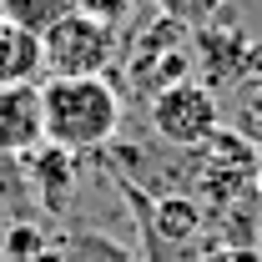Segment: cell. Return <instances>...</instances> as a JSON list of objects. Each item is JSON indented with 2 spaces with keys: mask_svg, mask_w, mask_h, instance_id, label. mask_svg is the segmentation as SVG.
<instances>
[{
  "mask_svg": "<svg viewBox=\"0 0 262 262\" xmlns=\"http://www.w3.org/2000/svg\"><path fill=\"white\" fill-rule=\"evenodd\" d=\"M46 101V141L71 157L106 151L121 131V86L106 76H51L40 86Z\"/></svg>",
  "mask_w": 262,
  "mask_h": 262,
  "instance_id": "obj_1",
  "label": "cell"
},
{
  "mask_svg": "<svg viewBox=\"0 0 262 262\" xmlns=\"http://www.w3.org/2000/svg\"><path fill=\"white\" fill-rule=\"evenodd\" d=\"M116 66H121L126 91L151 101L157 91H166V86H177V81L192 76V31L182 20H171V15L157 10V20L131 26L126 51H116Z\"/></svg>",
  "mask_w": 262,
  "mask_h": 262,
  "instance_id": "obj_2",
  "label": "cell"
},
{
  "mask_svg": "<svg viewBox=\"0 0 262 262\" xmlns=\"http://www.w3.org/2000/svg\"><path fill=\"white\" fill-rule=\"evenodd\" d=\"M146 121L151 136L171 151H196L202 141H212V131L222 126V96L212 86H202L196 76L166 86L146 101Z\"/></svg>",
  "mask_w": 262,
  "mask_h": 262,
  "instance_id": "obj_3",
  "label": "cell"
},
{
  "mask_svg": "<svg viewBox=\"0 0 262 262\" xmlns=\"http://www.w3.org/2000/svg\"><path fill=\"white\" fill-rule=\"evenodd\" d=\"M116 31L81 10H66L51 31L40 35V61L51 76H106L116 66Z\"/></svg>",
  "mask_w": 262,
  "mask_h": 262,
  "instance_id": "obj_4",
  "label": "cell"
},
{
  "mask_svg": "<svg viewBox=\"0 0 262 262\" xmlns=\"http://www.w3.org/2000/svg\"><path fill=\"white\" fill-rule=\"evenodd\" d=\"M262 71V51L252 46V35L237 20H227V10L207 26L192 31V76L212 91H232L242 76Z\"/></svg>",
  "mask_w": 262,
  "mask_h": 262,
  "instance_id": "obj_5",
  "label": "cell"
},
{
  "mask_svg": "<svg viewBox=\"0 0 262 262\" xmlns=\"http://www.w3.org/2000/svg\"><path fill=\"white\" fill-rule=\"evenodd\" d=\"M46 146V101L35 81L0 86V157H31Z\"/></svg>",
  "mask_w": 262,
  "mask_h": 262,
  "instance_id": "obj_6",
  "label": "cell"
},
{
  "mask_svg": "<svg viewBox=\"0 0 262 262\" xmlns=\"http://www.w3.org/2000/svg\"><path fill=\"white\" fill-rule=\"evenodd\" d=\"M35 71H46L40 61V35L15 26L10 15H0V86L10 81H35Z\"/></svg>",
  "mask_w": 262,
  "mask_h": 262,
  "instance_id": "obj_7",
  "label": "cell"
},
{
  "mask_svg": "<svg viewBox=\"0 0 262 262\" xmlns=\"http://www.w3.org/2000/svg\"><path fill=\"white\" fill-rule=\"evenodd\" d=\"M227 126L237 131V136H247V141L262 151V71L242 76V81L227 91Z\"/></svg>",
  "mask_w": 262,
  "mask_h": 262,
  "instance_id": "obj_8",
  "label": "cell"
},
{
  "mask_svg": "<svg viewBox=\"0 0 262 262\" xmlns=\"http://www.w3.org/2000/svg\"><path fill=\"white\" fill-rule=\"evenodd\" d=\"M66 10H76V5L71 0H0V15H10L15 26H26L35 35H46Z\"/></svg>",
  "mask_w": 262,
  "mask_h": 262,
  "instance_id": "obj_9",
  "label": "cell"
},
{
  "mask_svg": "<svg viewBox=\"0 0 262 262\" xmlns=\"http://www.w3.org/2000/svg\"><path fill=\"white\" fill-rule=\"evenodd\" d=\"M162 15H171V20H182L187 31H196V26H207V20H217L222 10H227V0H151Z\"/></svg>",
  "mask_w": 262,
  "mask_h": 262,
  "instance_id": "obj_10",
  "label": "cell"
},
{
  "mask_svg": "<svg viewBox=\"0 0 262 262\" xmlns=\"http://www.w3.org/2000/svg\"><path fill=\"white\" fill-rule=\"evenodd\" d=\"M81 15H91L101 26H111V31H121L131 15H136V0H71Z\"/></svg>",
  "mask_w": 262,
  "mask_h": 262,
  "instance_id": "obj_11",
  "label": "cell"
},
{
  "mask_svg": "<svg viewBox=\"0 0 262 262\" xmlns=\"http://www.w3.org/2000/svg\"><path fill=\"white\" fill-rule=\"evenodd\" d=\"M202 262H262V252H252V247H212V252H202Z\"/></svg>",
  "mask_w": 262,
  "mask_h": 262,
  "instance_id": "obj_12",
  "label": "cell"
},
{
  "mask_svg": "<svg viewBox=\"0 0 262 262\" xmlns=\"http://www.w3.org/2000/svg\"><path fill=\"white\" fill-rule=\"evenodd\" d=\"M252 192H257V202H262V157H257V171H252Z\"/></svg>",
  "mask_w": 262,
  "mask_h": 262,
  "instance_id": "obj_13",
  "label": "cell"
}]
</instances>
